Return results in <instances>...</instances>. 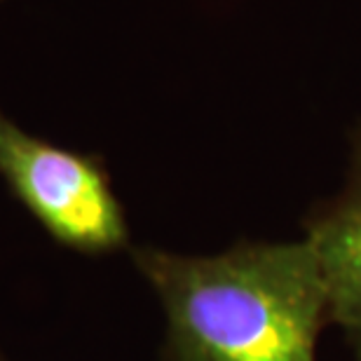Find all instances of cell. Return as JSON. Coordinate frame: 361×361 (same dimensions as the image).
<instances>
[{
	"instance_id": "6da1fadb",
	"label": "cell",
	"mask_w": 361,
	"mask_h": 361,
	"mask_svg": "<svg viewBox=\"0 0 361 361\" xmlns=\"http://www.w3.org/2000/svg\"><path fill=\"white\" fill-rule=\"evenodd\" d=\"M164 312V361H317L329 298L310 242L129 249Z\"/></svg>"
},
{
	"instance_id": "7a4b0ae2",
	"label": "cell",
	"mask_w": 361,
	"mask_h": 361,
	"mask_svg": "<svg viewBox=\"0 0 361 361\" xmlns=\"http://www.w3.org/2000/svg\"><path fill=\"white\" fill-rule=\"evenodd\" d=\"M0 180L59 247L108 256L129 247V223L97 155L26 132L0 108Z\"/></svg>"
},
{
	"instance_id": "3957f363",
	"label": "cell",
	"mask_w": 361,
	"mask_h": 361,
	"mask_svg": "<svg viewBox=\"0 0 361 361\" xmlns=\"http://www.w3.org/2000/svg\"><path fill=\"white\" fill-rule=\"evenodd\" d=\"M305 240L326 286L329 319L341 326L361 361V171L312 221Z\"/></svg>"
},
{
	"instance_id": "277c9868",
	"label": "cell",
	"mask_w": 361,
	"mask_h": 361,
	"mask_svg": "<svg viewBox=\"0 0 361 361\" xmlns=\"http://www.w3.org/2000/svg\"><path fill=\"white\" fill-rule=\"evenodd\" d=\"M0 361H10V359H7V357L3 355V350H0Z\"/></svg>"
},
{
	"instance_id": "5b68a950",
	"label": "cell",
	"mask_w": 361,
	"mask_h": 361,
	"mask_svg": "<svg viewBox=\"0 0 361 361\" xmlns=\"http://www.w3.org/2000/svg\"><path fill=\"white\" fill-rule=\"evenodd\" d=\"M0 3H5V0H0Z\"/></svg>"
}]
</instances>
